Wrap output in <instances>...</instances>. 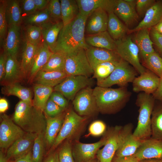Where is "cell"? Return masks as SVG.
<instances>
[{
  "label": "cell",
  "instance_id": "52",
  "mask_svg": "<svg viewBox=\"0 0 162 162\" xmlns=\"http://www.w3.org/2000/svg\"><path fill=\"white\" fill-rule=\"evenodd\" d=\"M150 31L151 39L157 49L159 54L162 57V34L157 32L153 28Z\"/></svg>",
  "mask_w": 162,
  "mask_h": 162
},
{
  "label": "cell",
  "instance_id": "23",
  "mask_svg": "<svg viewBox=\"0 0 162 162\" xmlns=\"http://www.w3.org/2000/svg\"><path fill=\"white\" fill-rule=\"evenodd\" d=\"M53 53L43 40L36 46L32 64L28 77L29 81H32L37 73L45 65Z\"/></svg>",
  "mask_w": 162,
  "mask_h": 162
},
{
  "label": "cell",
  "instance_id": "5",
  "mask_svg": "<svg viewBox=\"0 0 162 162\" xmlns=\"http://www.w3.org/2000/svg\"><path fill=\"white\" fill-rule=\"evenodd\" d=\"M64 72L68 75L89 77L94 71L87 59L85 49L80 48L66 54Z\"/></svg>",
  "mask_w": 162,
  "mask_h": 162
},
{
  "label": "cell",
  "instance_id": "61",
  "mask_svg": "<svg viewBox=\"0 0 162 162\" xmlns=\"http://www.w3.org/2000/svg\"><path fill=\"white\" fill-rule=\"evenodd\" d=\"M6 155L2 151L0 152V162H8Z\"/></svg>",
  "mask_w": 162,
  "mask_h": 162
},
{
  "label": "cell",
  "instance_id": "29",
  "mask_svg": "<svg viewBox=\"0 0 162 162\" xmlns=\"http://www.w3.org/2000/svg\"><path fill=\"white\" fill-rule=\"evenodd\" d=\"M85 41L89 46L116 50V41L107 31L85 35Z\"/></svg>",
  "mask_w": 162,
  "mask_h": 162
},
{
  "label": "cell",
  "instance_id": "6",
  "mask_svg": "<svg viewBox=\"0 0 162 162\" xmlns=\"http://www.w3.org/2000/svg\"><path fill=\"white\" fill-rule=\"evenodd\" d=\"M137 73L132 66L122 59L108 77L97 81V86L108 88L117 85L120 87L127 86L129 83L132 82Z\"/></svg>",
  "mask_w": 162,
  "mask_h": 162
},
{
  "label": "cell",
  "instance_id": "49",
  "mask_svg": "<svg viewBox=\"0 0 162 162\" xmlns=\"http://www.w3.org/2000/svg\"><path fill=\"white\" fill-rule=\"evenodd\" d=\"M155 2L154 0H136V9L139 16H144L147 10Z\"/></svg>",
  "mask_w": 162,
  "mask_h": 162
},
{
  "label": "cell",
  "instance_id": "47",
  "mask_svg": "<svg viewBox=\"0 0 162 162\" xmlns=\"http://www.w3.org/2000/svg\"><path fill=\"white\" fill-rule=\"evenodd\" d=\"M64 110L49 98L47 102L44 112L45 116L53 117L63 113Z\"/></svg>",
  "mask_w": 162,
  "mask_h": 162
},
{
  "label": "cell",
  "instance_id": "30",
  "mask_svg": "<svg viewBox=\"0 0 162 162\" xmlns=\"http://www.w3.org/2000/svg\"><path fill=\"white\" fill-rule=\"evenodd\" d=\"M149 29L143 28L136 32L135 43L137 45L142 61L155 52L151 39Z\"/></svg>",
  "mask_w": 162,
  "mask_h": 162
},
{
  "label": "cell",
  "instance_id": "60",
  "mask_svg": "<svg viewBox=\"0 0 162 162\" xmlns=\"http://www.w3.org/2000/svg\"><path fill=\"white\" fill-rule=\"evenodd\" d=\"M152 28L158 32L162 34V21Z\"/></svg>",
  "mask_w": 162,
  "mask_h": 162
},
{
  "label": "cell",
  "instance_id": "31",
  "mask_svg": "<svg viewBox=\"0 0 162 162\" xmlns=\"http://www.w3.org/2000/svg\"><path fill=\"white\" fill-rule=\"evenodd\" d=\"M1 93L5 95H13L17 97L22 100L33 105L32 92L31 89L16 82L3 86Z\"/></svg>",
  "mask_w": 162,
  "mask_h": 162
},
{
  "label": "cell",
  "instance_id": "32",
  "mask_svg": "<svg viewBox=\"0 0 162 162\" xmlns=\"http://www.w3.org/2000/svg\"><path fill=\"white\" fill-rule=\"evenodd\" d=\"M107 31L115 41L126 35L129 30L120 20L113 12L108 13Z\"/></svg>",
  "mask_w": 162,
  "mask_h": 162
},
{
  "label": "cell",
  "instance_id": "44",
  "mask_svg": "<svg viewBox=\"0 0 162 162\" xmlns=\"http://www.w3.org/2000/svg\"><path fill=\"white\" fill-rule=\"evenodd\" d=\"M46 8L49 12L51 21L58 22L62 21L60 0H50Z\"/></svg>",
  "mask_w": 162,
  "mask_h": 162
},
{
  "label": "cell",
  "instance_id": "22",
  "mask_svg": "<svg viewBox=\"0 0 162 162\" xmlns=\"http://www.w3.org/2000/svg\"><path fill=\"white\" fill-rule=\"evenodd\" d=\"M162 21V0L156 1L146 12L143 19L129 33L136 32L143 28H151Z\"/></svg>",
  "mask_w": 162,
  "mask_h": 162
},
{
  "label": "cell",
  "instance_id": "11",
  "mask_svg": "<svg viewBox=\"0 0 162 162\" xmlns=\"http://www.w3.org/2000/svg\"><path fill=\"white\" fill-rule=\"evenodd\" d=\"M25 132L6 114L2 116L0 125V147L7 149L16 141L22 137Z\"/></svg>",
  "mask_w": 162,
  "mask_h": 162
},
{
  "label": "cell",
  "instance_id": "35",
  "mask_svg": "<svg viewBox=\"0 0 162 162\" xmlns=\"http://www.w3.org/2000/svg\"><path fill=\"white\" fill-rule=\"evenodd\" d=\"M53 91L52 87L35 84L33 106L44 112L47 102Z\"/></svg>",
  "mask_w": 162,
  "mask_h": 162
},
{
  "label": "cell",
  "instance_id": "28",
  "mask_svg": "<svg viewBox=\"0 0 162 162\" xmlns=\"http://www.w3.org/2000/svg\"><path fill=\"white\" fill-rule=\"evenodd\" d=\"M68 76L64 71L40 70L32 82L35 84L54 88L62 82Z\"/></svg>",
  "mask_w": 162,
  "mask_h": 162
},
{
  "label": "cell",
  "instance_id": "12",
  "mask_svg": "<svg viewBox=\"0 0 162 162\" xmlns=\"http://www.w3.org/2000/svg\"><path fill=\"white\" fill-rule=\"evenodd\" d=\"M74 108L80 116H89L98 112L91 86L82 89L72 100Z\"/></svg>",
  "mask_w": 162,
  "mask_h": 162
},
{
  "label": "cell",
  "instance_id": "43",
  "mask_svg": "<svg viewBox=\"0 0 162 162\" xmlns=\"http://www.w3.org/2000/svg\"><path fill=\"white\" fill-rule=\"evenodd\" d=\"M26 40L37 46L42 41L41 29L40 27L27 25L25 30Z\"/></svg>",
  "mask_w": 162,
  "mask_h": 162
},
{
  "label": "cell",
  "instance_id": "1",
  "mask_svg": "<svg viewBox=\"0 0 162 162\" xmlns=\"http://www.w3.org/2000/svg\"><path fill=\"white\" fill-rule=\"evenodd\" d=\"M88 17L80 14L71 22L64 26L59 34L53 52L65 54L88 46L85 41V28Z\"/></svg>",
  "mask_w": 162,
  "mask_h": 162
},
{
  "label": "cell",
  "instance_id": "38",
  "mask_svg": "<svg viewBox=\"0 0 162 162\" xmlns=\"http://www.w3.org/2000/svg\"><path fill=\"white\" fill-rule=\"evenodd\" d=\"M122 59L106 62L99 64L94 70L92 78L96 79L97 81L106 78L114 70Z\"/></svg>",
  "mask_w": 162,
  "mask_h": 162
},
{
  "label": "cell",
  "instance_id": "45",
  "mask_svg": "<svg viewBox=\"0 0 162 162\" xmlns=\"http://www.w3.org/2000/svg\"><path fill=\"white\" fill-rule=\"evenodd\" d=\"M0 40L2 44L6 37L8 26L5 14V1H0Z\"/></svg>",
  "mask_w": 162,
  "mask_h": 162
},
{
  "label": "cell",
  "instance_id": "8",
  "mask_svg": "<svg viewBox=\"0 0 162 162\" xmlns=\"http://www.w3.org/2000/svg\"><path fill=\"white\" fill-rule=\"evenodd\" d=\"M86 118L78 115L72 110H68L65 114L61 128L52 146H58L65 139L76 135L83 127Z\"/></svg>",
  "mask_w": 162,
  "mask_h": 162
},
{
  "label": "cell",
  "instance_id": "55",
  "mask_svg": "<svg viewBox=\"0 0 162 162\" xmlns=\"http://www.w3.org/2000/svg\"><path fill=\"white\" fill-rule=\"evenodd\" d=\"M50 0H33L37 10H43L46 8Z\"/></svg>",
  "mask_w": 162,
  "mask_h": 162
},
{
  "label": "cell",
  "instance_id": "50",
  "mask_svg": "<svg viewBox=\"0 0 162 162\" xmlns=\"http://www.w3.org/2000/svg\"><path fill=\"white\" fill-rule=\"evenodd\" d=\"M22 14L25 16L35 12L37 10L33 0H19Z\"/></svg>",
  "mask_w": 162,
  "mask_h": 162
},
{
  "label": "cell",
  "instance_id": "27",
  "mask_svg": "<svg viewBox=\"0 0 162 162\" xmlns=\"http://www.w3.org/2000/svg\"><path fill=\"white\" fill-rule=\"evenodd\" d=\"M64 26L62 21H50L40 26L42 39L53 52L60 31Z\"/></svg>",
  "mask_w": 162,
  "mask_h": 162
},
{
  "label": "cell",
  "instance_id": "58",
  "mask_svg": "<svg viewBox=\"0 0 162 162\" xmlns=\"http://www.w3.org/2000/svg\"><path fill=\"white\" fill-rule=\"evenodd\" d=\"M14 162H33L32 158V150L25 155L14 161Z\"/></svg>",
  "mask_w": 162,
  "mask_h": 162
},
{
  "label": "cell",
  "instance_id": "26",
  "mask_svg": "<svg viewBox=\"0 0 162 162\" xmlns=\"http://www.w3.org/2000/svg\"><path fill=\"white\" fill-rule=\"evenodd\" d=\"M66 112L54 117L46 116V126L44 134L45 142L48 146H53L63 124Z\"/></svg>",
  "mask_w": 162,
  "mask_h": 162
},
{
  "label": "cell",
  "instance_id": "19",
  "mask_svg": "<svg viewBox=\"0 0 162 162\" xmlns=\"http://www.w3.org/2000/svg\"><path fill=\"white\" fill-rule=\"evenodd\" d=\"M134 156L139 160L162 159V141L151 137L144 140Z\"/></svg>",
  "mask_w": 162,
  "mask_h": 162
},
{
  "label": "cell",
  "instance_id": "57",
  "mask_svg": "<svg viewBox=\"0 0 162 162\" xmlns=\"http://www.w3.org/2000/svg\"><path fill=\"white\" fill-rule=\"evenodd\" d=\"M44 162H59L58 152H55L50 154Z\"/></svg>",
  "mask_w": 162,
  "mask_h": 162
},
{
  "label": "cell",
  "instance_id": "48",
  "mask_svg": "<svg viewBox=\"0 0 162 162\" xmlns=\"http://www.w3.org/2000/svg\"><path fill=\"white\" fill-rule=\"evenodd\" d=\"M106 128V124L103 122L97 120L91 124L88 130L90 135L94 136H99L105 133Z\"/></svg>",
  "mask_w": 162,
  "mask_h": 162
},
{
  "label": "cell",
  "instance_id": "18",
  "mask_svg": "<svg viewBox=\"0 0 162 162\" xmlns=\"http://www.w3.org/2000/svg\"><path fill=\"white\" fill-rule=\"evenodd\" d=\"M108 13L100 9L91 13L88 16L85 26V35H90L107 31Z\"/></svg>",
  "mask_w": 162,
  "mask_h": 162
},
{
  "label": "cell",
  "instance_id": "7",
  "mask_svg": "<svg viewBox=\"0 0 162 162\" xmlns=\"http://www.w3.org/2000/svg\"><path fill=\"white\" fill-rule=\"evenodd\" d=\"M116 51L123 60L132 66L137 73L140 74L146 70L140 63L138 48L129 36L116 41Z\"/></svg>",
  "mask_w": 162,
  "mask_h": 162
},
{
  "label": "cell",
  "instance_id": "37",
  "mask_svg": "<svg viewBox=\"0 0 162 162\" xmlns=\"http://www.w3.org/2000/svg\"><path fill=\"white\" fill-rule=\"evenodd\" d=\"M62 20L64 26L72 21L79 14L76 0H60Z\"/></svg>",
  "mask_w": 162,
  "mask_h": 162
},
{
  "label": "cell",
  "instance_id": "54",
  "mask_svg": "<svg viewBox=\"0 0 162 162\" xmlns=\"http://www.w3.org/2000/svg\"><path fill=\"white\" fill-rule=\"evenodd\" d=\"M134 155L123 157H115L112 162H140Z\"/></svg>",
  "mask_w": 162,
  "mask_h": 162
},
{
  "label": "cell",
  "instance_id": "51",
  "mask_svg": "<svg viewBox=\"0 0 162 162\" xmlns=\"http://www.w3.org/2000/svg\"><path fill=\"white\" fill-rule=\"evenodd\" d=\"M50 98L64 110H65L68 106V103L67 98L59 92L53 91Z\"/></svg>",
  "mask_w": 162,
  "mask_h": 162
},
{
  "label": "cell",
  "instance_id": "10",
  "mask_svg": "<svg viewBox=\"0 0 162 162\" xmlns=\"http://www.w3.org/2000/svg\"><path fill=\"white\" fill-rule=\"evenodd\" d=\"M133 125L131 123L122 127L120 131L118 147L115 156L123 157L134 155L144 140L134 136L132 133Z\"/></svg>",
  "mask_w": 162,
  "mask_h": 162
},
{
  "label": "cell",
  "instance_id": "41",
  "mask_svg": "<svg viewBox=\"0 0 162 162\" xmlns=\"http://www.w3.org/2000/svg\"><path fill=\"white\" fill-rule=\"evenodd\" d=\"M144 65L160 78L162 77V57L155 51L143 61Z\"/></svg>",
  "mask_w": 162,
  "mask_h": 162
},
{
  "label": "cell",
  "instance_id": "17",
  "mask_svg": "<svg viewBox=\"0 0 162 162\" xmlns=\"http://www.w3.org/2000/svg\"><path fill=\"white\" fill-rule=\"evenodd\" d=\"M136 0H118L113 12L129 26L138 22L139 16L136 9Z\"/></svg>",
  "mask_w": 162,
  "mask_h": 162
},
{
  "label": "cell",
  "instance_id": "46",
  "mask_svg": "<svg viewBox=\"0 0 162 162\" xmlns=\"http://www.w3.org/2000/svg\"><path fill=\"white\" fill-rule=\"evenodd\" d=\"M58 152L59 162H75L72 154V147L69 142H66Z\"/></svg>",
  "mask_w": 162,
  "mask_h": 162
},
{
  "label": "cell",
  "instance_id": "34",
  "mask_svg": "<svg viewBox=\"0 0 162 162\" xmlns=\"http://www.w3.org/2000/svg\"><path fill=\"white\" fill-rule=\"evenodd\" d=\"M151 137L162 141V102L156 100L151 118Z\"/></svg>",
  "mask_w": 162,
  "mask_h": 162
},
{
  "label": "cell",
  "instance_id": "13",
  "mask_svg": "<svg viewBox=\"0 0 162 162\" xmlns=\"http://www.w3.org/2000/svg\"><path fill=\"white\" fill-rule=\"evenodd\" d=\"M122 128L116 126L109 129L105 134L106 140L104 147L99 149L96 154L100 162H112L118 147Z\"/></svg>",
  "mask_w": 162,
  "mask_h": 162
},
{
  "label": "cell",
  "instance_id": "39",
  "mask_svg": "<svg viewBox=\"0 0 162 162\" xmlns=\"http://www.w3.org/2000/svg\"><path fill=\"white\" fill-rule=\"evenodd\" d=\"M23 21L27 25H35L39 26L51 21L47 8L43 10H37L32 14L23 16Z\"/></svg>",
  "mask_w": 162,
  "mask_h": 162
},
{
  "label": "cell",
  "instance_id": "36",
  "mask_svg": "<svg viewBox=\"0 0 162 162\" xmlns=\"http://www.w3.org/2000/svg\"><path fill=\"white\" fill-rule=\"evenodd\" d=\"M36 46L26 40L22 51L20 63L24 78L28 77L32 64Z\"/></svg>",
  "mask_w": 162,
  "mask_h": 162
},
{
  "label": "cell",
  "instance_id": "42",
  "mask_svg": "<svg viewBox=\"0 0 162 162\" xmlns=\"http://www.w3.org/2000/svg\"><path fill=\"white\" fill-rule=\"evenodd\" d=\"M44 134L38 135L35 138L32 149L33 162H42L44 153Z\"/></svg>",
  "mask_w": 162,
  "mask_h": 162
},
{
  "label": "cell",
  "instance_id": "63",
  "mask_svg": "<svg viewBox=\"0 0 162 162\" xmlns=\"http://www.w3.org/2000/svg\"><path fill=\"white\" fill-rule=\"evenodd\" d=\"M87 162H100L98 159L97 158H94L93 159Z\"/></svg>",
  "mask_w": 162,
  "mask_h": 162
},
{
  "label": "cell",
  "instance_id": "62",
  "mask_svg": "<svg viewBox=\"0 0 162 162\" xmlns=\"http://www.w3.org/2000/svg\"><path fill=\"white\" fill-rule=\"evenodd\" d=\"M161 159L153 158L140 160V162H161Z\"/></svg>",
  "mask_w": 162,
  "mask_h": 162
},
{
  "label": "cell",
  "instance_id": "25",
  "mask_svg": "<svg viewBox=\"0 0 162 162\" xmlns=\"http://www.w3.org/2000/svg\"><path fill=\"white\" fill-rule=\"evenodd\" d=\"M24 77L21 69L20 63L17 57L7 55L5 75L1 83L4 86L19 82Z\"/></svg>",
  "mask_w": 162,
  "mask_h": 162
},
{
  "label": "cell",
  "instance_id": "20",
  "mask_svg": "<svg viewBox=\"0 0 162 162\" xmlns=\"http://www.w3.org/2000/svg\"><path fill=\"white\" fill-rule=\"evenodd\" d=\"M85 51L88 61L93 70L102 63L122 59L116 50L89 46Z\"/></svg>",
  "mask_w": 162,
  "mask_h": 162
},
{
  "label": "cell",
  "instance_id": "21",
  "mask_svg": "<svg viewBox=\"0 0 162 162\" xmlns=\"http://www.w3.org/2000/svg\"><path fill=\"white\" fill-rule=\"evenodd\" d=\"M118 0H76L79 14L88 17L93 11L100 9L108 13L113 12Z\"/></svg>",
  "mask_w": 162,
  "mask_h": 162
},
{
  "label": "cell",
  "instance_id": "40",
  "mask_svg": "<svg viewBox=\"0 0 162 162\" xmlns=\"http://www.w3.org/2000/svg\"><path fill=\"white\" fill-rule=\"evenodd\" d=\"M65 57L66 54L63 52H53L46 64L41 70L64 72Z\"/></svg>",
  "mask_w": 162,
  "mask_h": 162
},
{
  "label": "cell",
  "instance_id": "9",
  "mask_svg": "<svg viewBox=\"0 0 162 162\" xmlns=\"http://www.w3.org/2000/svg\"><path fill=\"white\" fill-rule=\"evenodd\" d=\"M92 79L82 75H68L53 88L54 91L62 93L67 99L73 100L80 90L92 84Z\"/></svg>",
  "mask_w": 162,
  "mask_h": 162
},
{
  "label": "cell",
  "instance_id": "64",
  "mask_svg": "<svg viewBox=\"0 0 162 162\" xmlns=\"http://www.w3.org/2000/svg\"><path fill=\"white\" fill-rule=\"evenodd\" d=\"M161 162H162V159H161Z\"/></svg>",
  "mask_w": 162,
  "mask_h": 162
},
{
  "label": "cell",
  "instance_id": "15",
  "mask_svg": "<svg viewBox=\"0 0 162 162\" xmlns=\"http://www.w3.org/2000/svg\"><path fill=\"white\" fill-rule=\"evenodd\" d=\"M38 135L26 133L16 141L7 150L6 156L8 161H14L32 150L34 141Z\"/></svg>",
  "mask_w": 162,
  "mask_h": 162
},
{
  "label": "cell",
  "instance_id": "2",
  "mask_svg": "<svg viewBox=\"0 0 162 162\" xmlns=\"http://www.w3.org/2000/svg\"><path fill=\"white\" fill-rule=\"evenodd\" d=\"M43 112L33 105L20 100L16 105L12 118L26 133L45 134L46 118Z\"/></svg>",
  "mask_w": 162,
  "mask_h": 162
},
{
  "label": "cell",
  "instance_id": "59",
  "mask_svg": "<svg viewBox=\"0 0 162 162\" xmlns=\"http://www.w3.org/2000/svg\"><path fill=\"white\" fill-rule=\"evenodd\" d=\"M8 103L7 100L4 98L0 99V112H4L8 108Z\"/></svg>",
  "mask_w": 162,
  "mask_h": 162
},
{
  "label": "cell",
  "instance_id": "56",
  "mask_svg": "<svg viewBox=\"0 0 162 162\" xmlns=\"http://www.w3.org/2000/svg\"><path fill=\"white\" fill-rule=\"evenodd\" d=\"M152 95L156 100L162 102V77L160 78L158 88Z\"/></svg>",
  "mask_w": 162,
  "mask_h": 162
},
{
  "label": "cell",
  "instance_id": "14",
  "mask_svg": "<svg viewBox=\"0 0 162 162\" xmlns=\"http://www.w3.org/2000/svg\"><path fill=\"white\" fill-rule=\"evenodd\" d=\"M106 140L105 135L100 140L94 143L76 142L72 147L75 162H87L94 159L98 151L104 145Z\"/></svg>",
  "mask_w": 162,
  "mask_h": 162
},
{
  "label": "cell",
  "instance_id": "33",
  "mask_svg": "<svg viewBox=\"0 0 162 162\" xmlns=\"http://www.w3.org/2000/svg\"><path fill=\"white\" fill-rule=\"evenodd\" d=\"M5 14L8 26L20 25L23 17L19 0L5 1Z\"/></svg>",
  "mask_w": 162,
  "mask_h": 162
},
{
  "label": "cell",
  "instance_id": "53",
  "mask_svg": "<svg viewBox=\"0 0 162 162\" xmlns=\"http://www.w3.org/2000/svg\"><path fill=\"white\" fill-rule=\"evenodd\" d=\"M7 55L4 52L0 56V80L2 82L4 79L5 73Z\"/></svg>",
  "mask_w": 162,
  "mask_h": 162
},
{
  "label": "cell",
  "instance_id": "3",
  "mask_svg": "<svg viewBox=\"0 0 162 162\" xmlns=\"http://www.w3.org/2000/svg\"><path fill=\"white\" fill-rule=\"evenodd\" d=\"M98 112L105 114L116 112L124 107L131 93L127 86L111 88L99 86L93 89Z\"/></svg>",
  "mask_w": 162,
  "mask_h": 162
},
{
  "label": "cell",
  "instance_id": "4",
  "mask_svg": "<svg viewBox=\"0 0 162 162\" xmlns=\"http://www.w3.org/2000/svg\"><path fill=\"white\" fill-rule=\"evenodd\" d=\"M156 100L152 94L143 92L138 95L136 104L139 107L137 126L133 135L142 140L151 137V118Z\"/></svg>",
  "mask_w": 162,
  "mask_h": 162
},
{
  "label": "cell",
  "instance_id": "16",
  "mask_svg": "<svg viewBox=\"0 0 162 162\" xmlns=\"http://www.w3.org/2000/svg\"><path fill=\"white\" fill-rule=\"evenodd\" d=\"M136 77L132 82L133 91L152 94L158 88L160 78L148 69Z\"/></svg>",
  "mask_w": 162,
  "mask_h": 162
},
{
  "label": "cell",
  "instance_id": "24",
  "mask_svg": "<svg viewBox=\"0 0 162 162\" xmlns=\"http://www.w3.org/2000/svg\"><path fill=\"white\" fill-rule=\"evenodd\" d=\"M20 25H12L8 26L7 35L2 44L4 52L17 57L21 40Z\"/></svg>",
  "mask_w": 162,
  "mask_h": 162
}]
</instances>
